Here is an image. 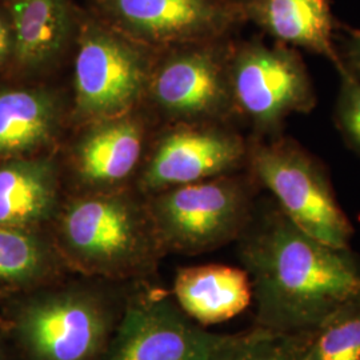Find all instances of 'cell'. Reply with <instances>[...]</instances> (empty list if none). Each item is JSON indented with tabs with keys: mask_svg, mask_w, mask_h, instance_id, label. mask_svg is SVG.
Returning <instances> with one entry per match:
<instances>
[{
	"mask_svg": "<svg viewBox=\"0 0 360 360\" xmlns=\"http://www.w3.org/2000/svg\"><path fill=\"white\" fill-rule=\"evenodd\" d=\"M52 158L34 155L0 162V224L50 230L63 203Z\"/></svg>",
	"mask_w": 360,
	"mask_h": 360,
	"instance_id": "obj_13",
	"label": "cell"
},
{
	"mask_svg": "<svg viewBox=\"0 0 360 360\" xmlns=\"http://www.w3.org/2000/svg\"><path fill=\"white\" fill-rule=\"evenodd\" d=\"M245 22H252L278 43L327 58L347 75L335 46L331 0H238Z\"/></svg>",
	"mask_w": 360,
	"mask_h": 360,
	"instance_id": "obj_14",
	"label": "cell"
},
{
	"mask_svg": "<svg viewBox=\"0 0 360 360\" xmlns=\"http://www.w3.org/2000/svg\"><path fill=\"white\" fill-rule=\"evenodd\" d=\"M247 156L245 139L219 123H179L155 146L138 180V191L148 196L233 174Z\"/></svg>",
	"mask_w": 360,
	"mask_h": 360,
	"instance_id": "obj_11",
	"label": "cell"
},
{
	"mask_svg": "<svg viewBox=\"0 0 360 360\" xmlns=\"http://www.w3.org/2000/svg\"><path fill=\"white\" fill-rule=\"evenodd\" d=\"M0 360H16L3 326H0Z\"/></svg>",
	"mask_w": 360,
	"mask_h": 360,
	"instance_id": "obj_24",
	"label": "cell"
},
{
	"mask_svg": "<svg viewBox=\"0 0 360 360\" xmlns=\"http://www.w3.org/2000/svg\"><path fill=\"white\" fill-rule=\"evenodd\" d=\"M238 257L252 285L255 327L309 333L360 295V260L302 231L274 202L255 208Z\"/></svg>",
	"mask_w": 360,
	"mask_h": 360,
	"instance_id": "obj_1",
	"label": "cell"
},
{
	"mask_svg": "<svg viewBox=\"0 0 360 360\" xmlns=\"http://www.w3.org/2000/svg\"><path fill=\"white\" fill-rule=\"evenodd\" d=\"M8 1H11V0H0V4H6V3H8Z\"/></svg>",
	"mask_w": 360,
	"mask_h": 360,
	"instance_id": "obj_26",
	"label": "cell"
},
{
	"mask_svg": "<svg viewBox=\"0 0 360 360\" xmlns=\"http://www.w3.org/2000/svg\"><path fill=\"white\" fill-rule=\"evenodd\" d=\"M169 292L179 309L203 327L231 321L252 302L245 269L226 264L180 267Z\"/></svg>",
	"mask_w": 360,
	"mask_h": 360,
	"instance_id": "obj_16",
	"label": "cell"
},
{
	"mask_svg": "<svg viewBox=\"0 0 360 360\" xmlns=\"http://www.w3.org/2000/svg\"><path fill=\"white\" fill-rule=\"evenodd\" d=\"M6 4L15 40L11 65L25 74L55 65L77 25L71 0H11Z\"/></svg>",
	"mask_w": 360,
	"mask_h": 360,
	"instance_id": "obj_15",
	"label": "cell"
},
{
	"mask_svg": "<svg viewBox=\"0 0 360 360\" xmlns=\"http://www.w3.org/2000/svg\"><path fill=\"white\" fill-rule=\"evenodd\" d=\"M299 360H360V295L307 333Z\"/></svg>",
	"mask_w": 360,
	"mask_h": 360,
	"instance_id": "obj_19",
	"label": "cell"
},
{
	"mask_svg": "<svg viewBox=\"0 0 360 360\" xmlns=\"http://www.w3.org/2000/svg\"><path fill=\"white\" fill-rule=\"evenodd\" d=\"M136 284L71 272L34 290L6 292L0 315L15 358L101 360Z\"/></svg>",
	"mask_w": 360,
	"mask_h": 360,
	"instance_id": "obj_2",
	"label": "cell"
},
{
	"mask_svg": "<svg viewBox=\"0 0 360 360\" xmlns=\"http://www.w3.org/2000/svg\"><path fill=\"white\" fill-rule=\"evenodd\" d=\"M95 16L144 46L224 39L245 22L238 0H92Z\"/></svg>",
	"mask_w": 360,
	"mask_h": 360,
	"instance_id": "obj_10",
	"label": "cell"
},
{
	"mask_svg": "<svg viewBox=\"0 0 360 360\" xmlns=\"http://www.w3.org/2000/svg\"><path fill=\"white\" fill-rule=\"evenodd\" d=\"M342 86L336 116L339 127L360 151V80L352 75L340 77Z\"/></svg>",
	"mask_w": 360,
	"mask_h": 360,
	"instance_id": "obj_21",
	"label": "cell"
},
{
	"mask_svg": "<svg viewBox=\"0 0 360 360\" xmlns=\"http://www.w3.org/2000/svg\"><path fill=\"white\" fill-rule=\"evenodd\" d=\"M62 102L46 87H0V162L34 156L56 141Z\"/></svg>",
	"mask_w": 360,
	"mask_h": 360,
	"instance_id": "obj_17",
	"label": "cell"
},
{
	"mask_svg": "<svg viewBox=\"0 0 360 360\" xmlns=\"http://www.w3.org/2000/svg\"><path fill=\"white\" fill-rule=\"evenodd\" d=\"M6 292H7V291H4V290H1V288H0V306H1V302H3V299H4V296H6ZM0 326H3L1 315H0Z\"/></svg>",
	"mask_w": 360,
	"mask_h": 360,
	"instance_id": "obj_25",
	"label": "cell"
},
{
	"mask_svg": "<svg viewBox=\"0 0 360 360\" xmlns=\"http://www.w3.org/2000/svg\"><path fill=\"white\" fill-rule=\"evenodd\" d=\"M50 233L68 270L114 282L154 281L167 255L146 196L127 188L70 195Z\"/></svg>",
	"mask_w": 360,
	"mask_h": 360,
	"instance_id": "obj_3",
	"label": "cell"
},
{
	"mask_svg": "<svg viewBox=\"0 0 360 360\" xmlns=\"http://www.w3.org/2000/svg\"><path fill=\"white\" fill-rule=\"evenodd\" d=\"M232 49L224 39L171 49L154 63L147 95L178 123H221L236 112Z\"/></svg>",
	"mask_w": 360,
	"mask_h": 360,
	"instance_id": "obj_9",
	"label": "cell"
},
{
	"mask_svg": "<svg viewBox=\"0 0 360 360\" xmlns=\"http://www.w3.org/2000/svg\"><path fill=\"white\" fill-rule=\"evenodd\" d=\"M252 178L302 231L336 248H351L354 227L318 160L288 138L248 147Z\"/></svg>",
	"mask_w": 360,
	"mask_h": 360,
	"instance_id": "obj_5",
	"label": "cell"
},
{
	"mask_svg": "<svg viewBox=\"0 0 360 360\" xmlns=\"http://www.w3.org/2000/svg\"><path fill=\"white\" fill-rule=\"evenodd\" d=\"M254 181L227 174L146 196L165 252L200 255L238 240L257 208Z\"/></svg>",
	"mask_w": 360,
	"mask_h": 360,
	"instance_id": "obj_4",
	"label": "cell"
},
{
	"mask_svg": "<svg viewBox=\"0 0 360 360\" xmlns=\"http://www.w3.org/2000/svg\"><path fill=\"white\" fill-rule=\"evenodd\" d=\"M231 89L236 112L263 135H275L292 114H307L316 95L300 53L282 43L252 40L232 49Z\"/></svg>",
	"mask_w": 360,
	"mask_h": 360,
	"instance_id": "obj_7",
	"label": "cell"
},
{
	"mask_svg": "<svg viewBox=\"0 0 360 360\" xmlns=\"http://www.w3.org/2000/svg\"><path fill=\"white\" fill-rule=\"evenodd\" d=\"M143 142V122L132 112L92 122L72 151L77 184L74 193L126 188L139 165Z\"/></svg>",
	"mask_w": 360,
	"mask_h": 360,
	"instance_id": "obj_12",
	"label": "cell"
},
{
	"mask_svg": "<svg viewBox=\"0 0 360 360\" xmlns=\"http://www.w3.org/2000/svg\"><path fill=\"white\" fill-rule=\"evenodd\" d=\"M307 333L283 334L252 327L229 335L215 360H299Z\"/></svg>",
	"mask_w": 360,
	"mask_h": 360,
	"instance_id": "obj_20",
	"label": "cell"
},
{
	"mask_svg": "<svg viewBox=\"0 0 360 360\" xmlns=\"http://www.w3.org/2000/svg\"><path fill=\"white\" fill-rule=\"evenodd\" d=\"M71 274L50 230L0 224V288L7 292L34 290Z\"/></svg>",
	"mask_w": 360,
	"mask_h": 360,
	"instance_id": "obj_18",
	"label": "cell"
},
{
	"mask_svg": "<svg viewBox=\"0 0 360 360\" xmlns=\"http://www.w3.org/2000/svg\"><path fill=\"white\" fill-rule=\"evenodd\" d=\"M13 28L7 4H0V70L13 63Z\"/></svg>",
	"mask_w": 360,
	"mask_h": 360,
	"instance_id": "obj_22",
	"label": "cell"
},
{
	"mask_svg": "<svg viewBox=\"0 0 360 360\" xmlns=\"http://www.w3.org/2000/svg\"><path fill=\"white\" fill-rule=\"evenodd\" d=\"M340 58L346 72L360 80V28L348 31V38Z\"/></svg>",
	"mask_w": 360,
	"mask_h": 360,
	"instance_id": "obj_23",
	"label": "cell"
},
{
	"mask_svg": "<svg viewBox=\"0 0 360 360\" xmlns=\"http://www.w3.org/2000/svg\"><path fill=\"white\" fill-rule=\"evenodd\" d=\"M75 115L98 122L132 112L147 94L154 67L150 47L98 16L77 22Z\"/></svg>",
	"mask_w": 360,
	"mask_h": 360,
	"instance_id": "obj_6",
	"label": "cell"
},
{
	"mask_svg": "<svg viewBox=\"0 0 360 360\" xmlns=\"http://www.w3.org/2000/svg\"><path fill=\"white\" fill-rule=\"evenodd\" d=\"M229 335L193 322L154 281L136 284L101 360H215Z\"/></svg>",
	"mask_w": 360,
	"mask_h": 360,
	"instance_id": "obj_8",
	"label": "cell"
}]
</instances>
